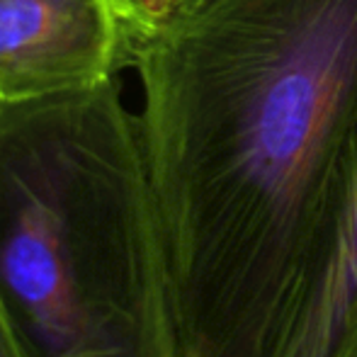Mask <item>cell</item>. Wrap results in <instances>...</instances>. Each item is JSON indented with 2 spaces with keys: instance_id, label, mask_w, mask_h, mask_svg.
<instances>
[{
  "instance_id": "52a82bcc",
  "label": "cell",
  "mask_w": 357,
  "mask_h": 357,
  "mask_svg": "<svg viewBox=\"0 0 357 357\" xmlns=\"http://www.w3.org/2000/svg\"><path fill=\"white\" fill-rule=\"evenodd\" d=\"M331 357H357V314L353 316L348 331L343 333L338 348L333 350V355Z\"/></svg>"
},
{
  "instance_id": "3957f363",
  "label": "cell",
  "mask_w": 357,
  "mask_h": 357,
  "mask_svg": "<svg viewBox=\"0 0 357 357\" xmlns=\"http://www.w3.org/2000/svg\"><path fill=\"white\" fill-rule=\"evenodd\" d=\"M144 34L127 0H0V100L117 78Z\"/></svg>"
},
{
  "instance_id": "6da1fadb",
  "label": "cell",
  "mask_w": 357,
  "mask_h": 357,
  "mask_svg": "<svg viewBox=\"0 0 357 357\" xmlns=\"http://www.w3.org/2000/svg\"><path fill=\"white\" fill-rule=\"evenodd\" d=\"M180 357H265L357 153V0H183L134 52Z\"/></svg>"
},
{
  "instance_id": "7a4b0ae2",
  "label": "cell",
  "mask_w": 357,
  "mask_h": 357,
  "mask_svg": "<svg viewBox=\"0 0 357 357\" xmlns=\"http://www.w3.org/2000/svg\"><path fill=\"white\" fill-rule=\"evenodd\" d=\"M0 311L27 357H180L142 122L117 78L0 100Z\"/></svg>"
},
{
  "instance_id": "5b68a950",
  "label": "cell",
  "mask_w": 357,
  "mask_h": 357,
  "mask_svg": "<svg viewBox=\"0 0 357 357\" xmlns=\"http://www.w3.org/2000/svg\"><path fill=\"white\" fill-rule=\"evenodd\" d=\"M127 3H129V8L134 10L139 22H142V27L149 32L151 24L158 22L160 17H165V15L173 8H178L183 0H127Z\"/></svg>"
},
{
  "instance_id": "8992f818",
  "label": "cell",
  "mask_w": 357,
  "mask_h": 357,
  "mask_svg": "<svg viewBox=\"0 0 357 357\" xmlns=\"http://www.w3.org/2000/svg\"><path fill=\"white\" fill-rule=\"evenodd\" d=\"M0 357H27L24 350L20 348L13 328H10L8 321H5L3 311H0Z\"/></svg>"
},
{
  "instance_id": "277c9868",
  "label": "cell",
  "mask_w": 357,
  "mask_h": 357,
  "mask_svg": "<svg viewBox=\"0 0 357 357\" xmlns=\"http://www.w3.org/2000/svg\"><path fill=\"white\" fill-rule=\"evenodd\" d=\"M357 314V153L265 357H331Z\"/></svg>"
}]
</instances>
